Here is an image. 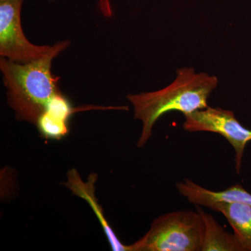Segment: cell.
Wrapping results in <instances>:
<instances>
[{
	"label": "cell",
	"mask_w": 251,
	"mask_h": 251,
	"mask_svg": "<svg viewBox=\"0 0 251 251\" xmlns=\"http://www.w3.org/2000/svg\"><path fill=\"white\" fill-rule=\"evenodd\" d=\"M97 179L96 175H92L90 176V181L88 183H84L80 179L79 175L76 171H69L68 175V182L65 184L66 186L72 190L73 192L80 197L83 198L92 206L94 212L96 213L100 224L103 226L104 231L108 238L109 242L111 244L112 250L129 251V246L123 245L120 241L117 239L116 236L114 234L113 231L110 228L106 220L104 218L103 210L97 204V200L94 197V181Z\"/></svg>",
	"instance_id": "cell-9"
},
{
	"label": "cell",
	"mask_w": 251,
	"mask_h": 251,
	"mask_svg": "<svg viewBox=\"0 0 251 251\" xmlns=\"http://www.w3.org/2000/svg\"><path fill=\"white\" fill-rule=\"evenodd\" d=\"M69 45V40L56 43L52 52L26 64L0 58L8 103L18 120L36 125L51 100L61 94L58 78L52 73V60Z\"/></svg>",
	"instance_id": "cell-1"
},
{
	"label": "cell",
	"mask_w": 251,
	"mask_h": 251,
	"mask_svg": "<svg viewBox=\"0 0 251 251\" xmlns=\"http://www.w3.org/2000/svg\"><path fill=\"white\" fill-rule=\"evenodd\" d=\"M184 117V130L219 133L229 142L235 151L236 171L239 174L246 146L251 141V130L241 125L233 112L220 108L207 107Z\"/></svg>",
	"instance_id": "cell-5"
},
{
	"label": "cell",
	"mask_w": 251,
	"mask_h": 251,
	"mask_svg": "<svg viewBox=\"0 0 251 251\" xmlns=\"http://www.w3.org/2000/svg\"><path fill=\"white\" fill-rule=\"evenodd\" d=\"M74 109L62 94L54 97L36 126L47 138H59L67 134V120Z\"/></svg>",
	"instance_id": "cell-8"
},
{
	"label": "cell",
	"mask_w": 251,
	"mask_h": 251,
	"mask_svg": "<svg viewBox=\"0 0 251 251\" xmlns=\"http://www.w3.org/2000/svg\"><path fill=\"white\" fill-rule=\"evenodd\" d=\"M224 214L244 251H251V205L242 202L219 203L210 208Z\"/></svg>",
	"instance_id": "cell-7"
},
{
	"label": "cell",
	"mask_w": 251,
	"mask_h": 251,
	"mask_svg": "<svg viewBox=\"0 0 251 251\" xmlns=\"http://www.w3.org/2000/svg\"><path fill=\"white\" fill-rule=\"evenodd\" d=\"M23 0H0V56L26 64L52 52V46H38L28 40L21 23Z\"/></svg>",
	"instance_id": "cell-4"
},
{
	"label": "cell",
	"mask_w": 251,
	"mask_h": 251,
	"mask_svg": "<svg viewBox=\"0 0 251 251\" xmlns=\"http://www.w3.org/2000/svg\"><path fill=\"white\" fill-rule=\"evenodd\" d=\"M176 73L174 82L162 90L127 95L134 108L135 118L143 124L138 148L148 143L155 123L167 112L175 110L186 115L207 108V99L217 87V77L196 74L193 68H183Z\"/></svg>",
	"instance_id": "cell-2"
},
{
	"label": "cell",
	"mask_w": 251,
	"mask_h": 251,
	"mask_svg": "<svg viewBox=\"0 0 251 251\" xmlns=\"http://www.w3.org/2000/svg\"><path fill=\"white\" fill-rule=\"evenodd\" d=\"M196 208L204 224L202 251H244L234 234L226 232L214 216L203 210L201 206L196 205Z\"/></svg>",
	"instance_id": "cell-10"
},
{
	"label": "cell",
	"mask_w": 251,
	"mask_h": 251,
	"mask_svg": "<svg viewBox=\"0 0 251 251\" xmlns=\"http://www.w3.org/2000/svg\"><path fill=\"white\" fill-rule=\"evenodd\" d=\"M204 224L196 211H172L158 216L129 251H202Z\"/></svg>",
	"instance_id": "cell-3"
},
{
	"label": "cell",
	"mask_w": 251,
	"mask_h": 251,
	"mask_svg": "<svg viewBox=\"0 0 251 251\" xmlns=\"http://www.w3.org/2000/svg\"><path fill=\"white\" fill-rule=\"evenodd\" d=\"M180 195L195 205L210 209L219 203L242 202L251 205V193L239 184L222 191H213L200 186L189 179L176 184Z\"/></svg>",
	"instance_id": "cell-6"
}]
</instances>
